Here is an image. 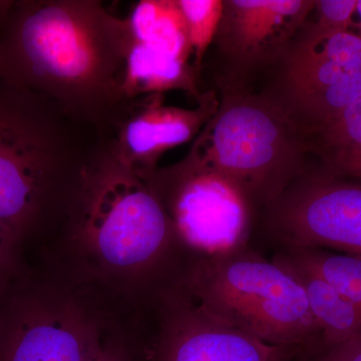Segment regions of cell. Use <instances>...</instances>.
<instances>
[{
	"instance_id": "1",
	"label": "cell",
	"mask_w": 361,
	"mask_h": 361,
	"mask_svg": "<svg viewBox=\"0 0 361 361\" xmlns=\"http://www.w3.org/2000/svg\"><path fill=\"white\" fill-rule=\"evenodd\" d=\"M2 78L108 135L123 96L126 18L99 0L0 1Z\"/></svg>"
},
{
	"instance_id": "2",
	"label": "cell",
	"mask_w": 361,
	"mask_h": 361,
	"mask_svg": "<svg viewBox=\"0 0 361 361\" xmlns=\"http://www.w3.org/2000/svg\"><path fill=\"white\" fill-rule=\"evenodd\" d=\"M104 135L0 78V220L23 236L51 209L73 215Z\"/></svg>"
},
{
	"instance_id": "3",
	"label": "cell",
	"mask_w": 361,
	"mask_h": 361,
	"mask_svg": "<svg viewBox=\"0 0 361 361\" xmlns=\"http://www.w3.org/2000/svg\"><path fill=\"white\" fill-rule=\"evenodd\" d=\"M70 221L97 257L115 269L158 268L179 286L192 264L179 262L178 254L191 249L146 180L116 158L106 135Z\"/></svg>"
},
{
	"instance_id": "4",
	"label": "cell",
	"mask_w": 361,
	"mask_h": 361,
	"mask_svg": "<svg viewBox=\"0 0 361 361\" xmlns=\"http://www.w3.org/2000/svg\"><path fill=\"white\" fill-rule=\"evenodd\" d=\"M182 287L207 312L265 343L297 349L306 357L322 349L301 285L250 245L197 255Z\"/></svg>"
},
{
	"instance_id": "5",
	"label": "cell",
	"mask_w": 361,
	"mask_h": 361,
	"mask_svg": "<svg viewBox=\"0 0 361 361\" xmlns=\"http://www.w3.org/2000/svg\"><path fill=\"white\" fill-rule=\"evenodd\" d=\"M296 123L276 104L226 102L195 142L194 163L229 180L263 210L304 173Z\"/></svg>"
},
{
	"instance_id": "6",
	"label": "cell",
	"mask_w": 361,
	"mask_h": 361,
	"mask_svg": "<svg viewBox=\"0 0 361 361\" xmlns=\"http://www.w3.org/2000/svg\"><path fill=\"white\" fill-rule=\"evenodd\" d=\"M142 178L195 253L210 256L249 245L254 209L229 180L189 157Z\"/></svg>"
},
{
	"instance_id": "7",
	"label": "cell",
	"mask_w": 361,
	"mask_h": 361,
	"mask_svg": "<svg viewBox=\"0 0 361 361\" xmlns=\"http://www.w3.org/2000/svg\"><path fill=\"white\" fill-rule=\"evenodd\" d=\"M277 249L315 247L361 256V185L326 173L303 174L263 210Z\"/></svg>"
},
{
	"instance_id": "8",
	"label": "cell",
	"mask_w": 361,
	"mask_h": 361,
	"mask_svg": "<svg viewBox=\"0 0 361 361\" xmlns=\"http://www.w3.org/2000/svg\"><path fill=\"white\" fill-rule=\"evenodd\" d=\"M281 87L296 123L320 129L361 97V37L315 26L285 59Z\"/></svg>"
},
{
	"instance_id": "9",
	"label": "cell",
	"mask_w": 361,
	"mask_h": 361,
	"mask_svg": "<svg viewBox=\"0 0 361 361\" xmlns=\"http://www.w3.org/2000/svg\"><path fill=\"white\" fill-rule=\"evenodd\" d=\"M71 301L23 294L0 310V361H90L99 330Z\"/></svg>"
},
{
	"instance_id": "10",
	"label": "cell",
	"mask_w": 361,
	"mask_h": 361,
	"mask_svg": "<svg viewBox=\"0 0 361 361\" xmlns=\"http://www.w3.org/2000/svg\"><path fill=\"white\" fill-rule=\"evenodd\" d=\"M297 349L259 341L207 312L182 286L160 299L154 361H302Z\"/></svg>"
},
{
	"instance_id": "11",
	"label": "cell",
	"mask_w": 361,
	"mask_h": 361,
	"mask_svg": "<svg viewBox=\"0 0 361 361\" xmlns=\"http://www.w3.org/2000/svg\"><path fill=\"white\" fill-rule=\"evenodd\" d=\"M194 111L166 106L161 94L130 99L116 121L109 145L116 158L140 176L156 170L161 156L191 140L210 116V102Z\"/></svg>"
},
{
	"instance_id": "12",
	"label": "cell",
	"mask_w": 361,
	"mask_h": 361,
	"mask_svg": "<svg viewBox=\"0 0 361 361\" xmlns=\"http://www.w3.org/2000/svg\"><path fill=\"white\" fill-rule=\"evenodd\" d=\"M312 4L299 0L225 2L218 27L221 47L246 63L281 52Z\"/></svg>"
},
{
	"instance_id": "13",
	"label": "cell",
	"mask_w": 361,
	"mask_h": 361,
	"mask_svg": "<svg viewBox=\"0 0 361 361\" xmlns=\"http://www.w3.org/2000/svg\"><path fill=\"white\" fill-rule=\"evenodd\" d=\"M272 260L281 265L302 287L311 313L322 334V349L361 336V310L314 273L279 254Z\"/></svg>"
},
{
	"instance_id": "14",
	"label": "cell",
	"mask_w": 361,
	"mask_h": 361,
	"mask_svg": "<svg viewBox=\"0 0 361 361\" xmlns=\"http://www.w3.org/2000/svg\"><path fill=\"white\" fill-rule=\"evenodd\" d=\"M183 89L196 94L193 71L186 61L130 39L128 30L123 92L128 101Z\"/></svg>"
},
{
	"instance_id": "15",
	"label": "cell",
	"mask_w": 361,
	"mask_h": 361,
	"mask_svg": "<svg viewBox=\"0 0 361 361\" xmlns=\"http://www.w3.org/2000/svg\"><path fill=\"white\" fill-rule=\"evenodd\" d=\"M126 21L130 39L187 63L192 49L178 1L142 0L133 6Z\"/></svg>"
},
{
	"instance_id": "16",
	"label": "cell",
	"mask_w": 361,
	"mask_h": 361,
	"mask_svg": "<svg viewBox=\"0 0 361 361\" xmlns=\"http://www.w3.org/2000/svg\"><path fill=\"white\" fill-rule=\"evenodd\" d=\"M275 253L314 273L361 310V256L315 247L280 248Z\"/></svg>"
},
{
	"instance_id": "17",
	"label": "cell",
	"mask_w": 361,
	"mask_h": 361,
	"mask_svg": "<svg viewBox=\"0 0 361 361\" xmlns=\"http://www.w3.org/2000/svg\"><path fill=\"white\" fill-rule=\"evenodd\" d=\"M315 132L322 137L329 172L341 174L361 158V97Z\"/></svg>"
},
{
	"instance_id": "18",
	"label": "cell",
	"mask_w": 361,
	"mask_h": 361,
	"mask_svg": "<svg viewBox=\"0 0 361 361\" xmlns=\"http://www.w3.org/2000/svg\"><path fill=\"white\" fill-rule=\"evenodd\" d=\"M178 6L186 21L190 45L198 68L209 44L217 35L224 2L218 0H179Z\"/></svg>"
},
{
	"instance_id": "19",
	"label": "cell",
	"mask_w": 361,
	"mask_h": 361,
	"mask_svg": "<svg viewBox=\"0 0 361 361\" xmlns=\"http://www.w3.org/2000/svg\"><path fill=\"white\" fill-rule=\"evenodd\" d=\"M316 4L320 14L319 23L316 26L324 30L349 32L357 4L356 0H323Z\"/></svg>"
},
{
	"instance_id": "20",
	"label": "cell",
	"mask_w": 361,
	"mask_h": 361,
	"mask_svg": "<svg viewBox=\"0 0 361 361\" xmlns=\"http://www.w3.org/2000/svg\"><path fill=\"white\" fill-rule=\"evenodd\" d=\"M302 361H361V336L323 348Z\"/></svg>"
},
{
	"instance_id": "21",
	"label": "cell",
	"mask_w": 361,
	"mask_h": 361,
	"mask_svg": "<svg viewBox=\"0 0 361 361\" xmlns=\"http://www.w3.org/2000/svg\"><path fill=\"white\" fill-rule=\"evenodd\" d=\"M90 361H139V357H135L123 342L108 339Z\"/></svg>"
},
{
	"instance_id": "22",
	"label": "cell",
	"mask_w": 361,
	"mask_h": 361,
	"mask_svg": "<svg viewBox=\"0 0 361 361\" xmlns=\"http://www.w3.org/2000/svg\"><path fill=\"white\" fill-rule=\"evenodd\" d=\"M350 176V177L358 178V179H361V158L358 159L350 165H348V167L344 169L343 171L338 176Z\"/></svg>"
},
{
	"instance_id": "23",
	"label": "cell",
	"mask_w": 361,
	"mask_h": 361,
	"mask_svg": "<svg viewBox=\"0 0 361 361\" xmlns=\"http://www.w3.org/2000/svg\"><path fill=\"white\" fill-rule=\"evenodd\" d=\"M11 259L13 258L8 257V256L4 255V253L0 252V278L6 272L8 266L11 265Z\"/></svg>"
},
{
	"instance_id": "24",
	"label": "cell",
	"mask_w": 361,
	"mask_h": 361,
	"mask_svg": "<svg viewBox=\"0 0 361 361\" xmlns=\"http://www.w3.org/2000/svg\"><path fill=\"white\" fill-rule=\"evenodd\" d=\"M4 75V47H2L1 30H0V78Z\"/></svg>"
},
{
	"instance_id": "25",
	"label": "cell",
	"mask_w": 361,
	"mask_h": 361,
	"mask_svg": "<svg viewBox=\"0 0 361 361\" xmlns=\"http://www.w3.org/2000/svg\"><path fill=\"white\" fill-rule=\"evenodd\" d=\"M360 37H361V35H360Z\"/></svg>"
}]
</instances>
